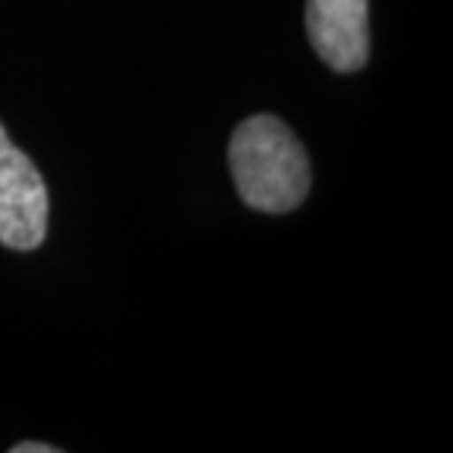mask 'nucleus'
I'll return each instance as SVG.
<instances>
[{"mask_svg": "<svg viewBox=\"0 0 453 453\" xmlns=\"http://www.w3.org/2000/svg\"><path fill=\"white\" fill-rule=\"evenodd\" d=\"M57 448L50 445H42V441H21V445H15L12 453H53Z\"/></svg>", "mask_w": 453, "mask_h": 453, "instance_id": "4", "label": "nucleus"}, {"mask_svg": "<svg viewBox=\"0 0 453 453\" xmlns=\"http://www.w3.org/2000/svg\"><path fill=\"white\" fill-rule=\"evenodd\" d=\"M48 235V188L24 150L0 124V244L35 250Z\"/></svg>", "mask_w": 453, "mask_h": 453, "instance_id": "2", "label": "nucleus"}, {"mask_svg": "<svg viewBox=\"0 0 453 453\" xmlns=\"http://www.w3.org/2000/svg\"><path fill=\"white\" fill-rule=\"evenodd\" d=\"M306 33L324 65L339 74L368 62V0H306Z\"/></svg>", "mask_w": 453, "mask_h": 453, "instance_id": "3", "label": "nucleus"}, {"mask_svg": "<svg viewBox=\"0 0 453 453\" xmlns=\"http://www.w3.org/2000/svg\"><path fill=\"white\" fill-rule=\"evenodd\" d=\"M233 183L250 210L283 215L310 195V159L297 135L274 115H253L235 127L230 150Z\"/></svg>", "mask_w": 453, "mask_h": 453, "instance_id": "1", "label": "nucleus"}]
</instances>
